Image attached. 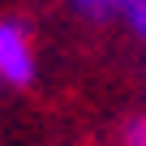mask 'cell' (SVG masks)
Masks as SVG:
<instances>
[{
	"label": "cell",
	"instance_id": "1",
	"mask_svg": "<svg viewBox=\"0 0 146 146\" xmlns=\"http://www.w3.org/2000/svg\"><path fill=\"white\" fill-rule=\"evenodd\" d=\"M0 82H9V86H30L35 82L30 35L17 17H0Z\"/></svg>",
	"mask_w": 146,
	"mask_h": 146
},
{
	"label": "cell",
	"instance_id": "3",
	"mask_svg": "<svg viewBox=\"0 0 146 146\" xmlns=\"http://www.w3.org/2000/svg\"><path fill=\"white\" fill-rule=\"evenodd\" d=\"M125 22H129V30L146 43V0H129V5H125Z\"/></svg>",
	"mask_w": 146,
	"mask_h": 146
},
{
	"label": "cell",
	"instance_id": "4",
	"mask_svg": "<svg viewBox=\"0 0 146 146\" xmlns=\"http://www.w3.org/2000/svg\"><path fill=\"white\" fill-rule=\"evenodd\" d=\"M120 142H125V146H146V116H133V120H125V133H120Z\"/></svg>",
	"mask_w": 146,
	"mask_h": 146
},
{
	"label": "cell",
	"instance_id": "2",
	"mask_svg": "<svg viewBox=\"0 0 146 146\" xmlns=\"http://www.w3.org/2000/svg\"><path fill=\"white\" fill-rule=\"evenodd\" d=\"M73 9H78L82 17H95V22H103V17H116V13H125V5L129 0H69Z\"/></svg>",
	"mask_w": 146,
	"mask_h": 146
}]
</instances>
